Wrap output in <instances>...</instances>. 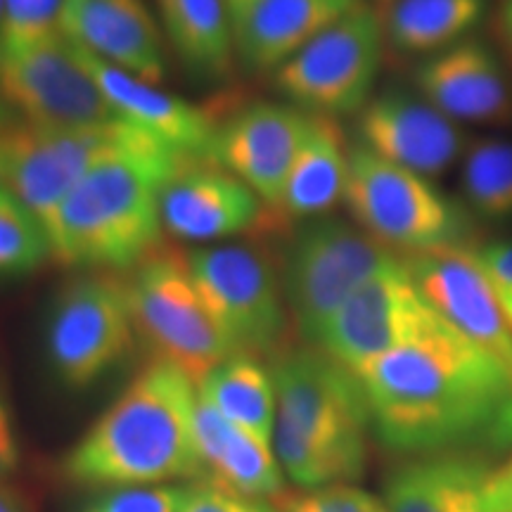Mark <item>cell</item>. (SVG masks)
<instances>
[{
    "mask_svg": "<svg viewBox=\"0 0 512 512\" xmlns=\"http://www.w3.org/2000/svg\"><path fill=\"white\" fill-rule=\"evenodd\" d=\"M166 34L192 72L228 74L233 62V27L226 0H157Z\"/></svg>",
    "mask_w": 512,
    "mask_h": 512,
    "instance_id": "cell-27",
    "label": "cell"
},
{
    "mask_svg": "<svg viewBox=\"0 0 512 512\" xmlns=\"http://www.w3.org/2000/svg\"><path fill=\"white\" fill-rule=\"evenodd\" d=\"M60 31L121 72L152 86L164 81L162 34L143 0H64Z\"/></svg>",
    "mask_w": 512,
    "mask_h": 512,
    "instance_id": "cell-19",
    "label": "cell"
},
{
    "mask_svg": "<svg viewBox=\"0 0 512 512\" xmlns=\"http://www.w3.org/2000/svg\"><path fill=\"white\" fill-rule=\"evenodd\" d=\"M363 145L420 176H437L465 147L456 121L403 91L370 100L358 119Z\"/></svg>",
    "mask_w": 512,
    "mask_h": 512,
    "instance_id": "cell-17",
    "label": "cell"
},
{
    "mask_svg": "<svg viewBox=\"0 0 512 512\" xmlns=\"http://www.w3.org/2000/svg\"><path fill=\"white\" fill-rule=\"evenodd\" d=\"M437 316L406 261L394 259L339 306L318 339L320 351L351 373L408 342Z\"/></svg>",
    "mask_w": 512,
    "mask_h": 512,
    "instance_id": "cell-13",
    "label": "cell"
},
{
    "mask_svg": "<svg viewBox=\"0 0 512 512\" xmlns=\"http://www.w3.org/2000/svg\"><path fill=\"white\" fill-rule=\"evenodd\" d=\"M133 335L126 280L83 275L62 287L50 311V366L67 387H91L128 354Z\"/></svg>",
    "mask_w": 512,
    "mask_h": 512,
    "instance_id": "cell-9",
    "label": "cell"
},
{
    "mask_svg": "<svg viewBox=\"0 0 512 512\" xmlns=\"http://www.w3.org/2000/svg\"><path fill=\"white\" fill-rule=\"evenodd\" d=\"M0 98L34 126L83 128L121 121L81 64L74 43L62 34L0 57Z\"/></svg>",
    "mask_w": 512,
    "mask_h": 512,
    "instance_id": "cell-12",
    "label": "cell"
},
{
    "mask_svg": "<svg viewBox=\"0 0 512 512\" xmlns=\"http://www.w3.org/2000/svg\"><path fill=\"white\" fill-rule=\"evenodd\" d=\"M190 273L211 316L238 354H275L285 337V306L271 259L247 245L190 254Z\"/></svg>",
    "mask_w": 512,
    "mask_h": 512,
    "instance_id": "cell-10",
    "label": "cell"
},
{
    "mask_svg": "<svg viewBox=\"0 0 512 512\" xmlns=\"http://www.w3.org/2000/svg\"><path fill=\"white\" fill-rule=\"evenodd\" d=\"M358 5V0H256L230 22L233 46L247 67H280Z\"/></svg>",
    "mask_w": 512,
    "mask_h": 512,
    "instance_id": "cell-22",
    "label": "cell"
},
{
    "mask_svg": "<svg viewBox=\"0 0 512 512\" xmlns=\"http://www.w3.org/2000/svg\"><path fill=\"white\" fill-rule=\"evenodd\" d=\"M178 512H283V508L207 482L185 486V498Z\"/></svg>",
    "mask_w": 512,
    "mask_h": 512,
    "instance_id": "cell-33",
    "label": "cell"
},
{
    "mask_svg": "<svg viewBox=\"0 0 512 512\" xmlns=\"http://www.w3.org/2000/svg\"><path fill=\"white\" fill-rule=\"evenodd\" d=\"M185 498V486L152 484V486H117L100 489L88 498L79 512H178Z\"/></svg>",
    "mask_w": 512,
    "mask_h": 512,
    "instance_id": "cell-31",
    "label": "cell"
},
{
    "mask_svg": "<svg viewBox=\"0 0 512 512\" xmlns=\"http://www.w3.org/2000/svg\"><path fill=\"white\" fill-rule=\"evenodd\" d=\"M3 10H5V0H0V24H3Z\"/></svg>",
    "mask_w": 512,
    "mask_h": 512,
    "instance_id": "cell-42",
    "label": "cell"
},
{
    "mask_svg": "<svg viewBox=\"0 0 512 512\" xmlns=\"http://www.w3.org/2000/svg\"><path fill=\"white\" fill-rule=\"evenodd\" d=\"M128 302L136 332L157 361L171 363L200 384L223 361L238 356L190 273L181 252L159 247L140 261L128 280Z\"/></svg>",
    "mask_w": 512,
    "mask_h": 512,
    "instance_id": "cell-6",
    "label": "cell"
},
{
    "mask_svg": "<svg viewBox=\"0 0 512 512\" xmlns=\"http://www.w3.org/2000/svg\"><path fill=\"white\" fill-rule=\"evenodd\" d=\"M195 408V382L171 363H150L64 456L62 477L117 489L202 475Z\"/></svg>",
    "mask_w": 512,
    "mask_h": 512,
    "instance_id": "cell-3",
    "label": "cell"
},
{
    "mask_svg": "<svg viewBox=\"0 0 512 512\" xmlns=\"http://www.w3.org/2000/svg\"><path fill=\"white\" fill-rule=\"evenodd\" d=\"M283 512H389L380 498L347 484L309 489L306 494L287 498Z\"/></svg>",
    "mask_w": 512,
    "mask_h": 512,
    "instance_id": "cell-32",
    "label": "cell"
},
{
    "mask_svg": "<svg viewBox=\"0 0 512 512\" xmlns=\"http://www.w3.org/2000/svg\"><path fill=\"white\" fill-rule=\"evenodd\" d=\"M311 114L273 102H254L219 126L214 162L238 176L266 204L278 207Z\"/></svg>",
    "mask_w": 512,
    "mask_h": 512,
    "instance_id": "cell-15",
    "label": "cell"
},
{
    "mask_svg": "<svg viewBox=\"0 0 512 512\" xmlns=\"http://www.w3.org/2000/svg\"><path fill=\"white\" fill-rule=\"evenodd\" d=\"M128 128L131 124L124 119L83 128H48L27 121L3 128L5 188L48 228L64 197L102 157L117 150Z\"/></svg>",
    "mask_w": 512,
    "mask_h": 512,
    "instance_id": "cell-11",
    "label": "cell"
},
{
    "mask_svg": "<svg viewBox=\"0 0 512 512\" xmlns=\"http://www.w3.org/2000/svg\"><path fill=\"white\" fill-rule=\"evenodd\" d=\"M491 505L494 512H512V458L496 470L491 484Z\"/></svg>",
    "mask_w": 512,
    "mask_h": 512,
    "instance_id": "cell-36",
    "label": "cell"
},
{
    "mask_svg": "<svg viewBox=\"0 0 512 512\" xmlns=\"http://www.w3.org/2000/svg\"><path fill=\"white\" fill-rule=\"evenodd\" d=\"M370 432L401 456L512 451V380L496 358L434 316L418 335L354 373Z\"/></svg>",
    "mask_w": 512,
    "mask_h": 512,
    "instance_id": "cell-1",
    "label": "cell"
},
{
    "mask_svg": "<svg viewBox=\"0 0 512 512\" xmlns=\"http://www.w3.org/2000/svg\"><path fill=\"white\" fill-rule=\"evenodd\" d=\"M422 98L453 121L508 124L512 86L494 50L482 41H463L441 50L415 72Z\"/></svg>",
    "mask_w": 512,
    "mask_h": 512,
    "instance_id": "cell-20",
    "label": "cell"
},
{
    "mask_svg": "<svg viewBox=\"0 0 512 512\" xmlns=\"http://www.w3.org/2000/svg\"><path fill=\"white\" fill-rule=\"evenodd\" d=\"M197 394L214 406L223 418L242 427L264 444L273 446L275 432V384L254 356L238 354L223 361L197 384Z\"/></svg>",
    "mask_w": 512,
    "mask_h": 512,
    "instance_id": "cell-25",
    "label": "cell"
},
{
    "mask_svg": "<svg viewBox=\"0 0 512 512\" xmlns=\"http://www.w3.org/2000/svg\"><path fill=\"white\" fill-rule=\"evenodd\" d=\"M19 467V439L15 427V415L5 392L3 382H0V484L8 479L12 472Z\"/></svg>",
    "mask_w": 512,
    "mask_h": 512,
    "instance_id": "cell-35",
    "label": "cell"
},
{
    "mask_svg": "<svg viewBox=\"0 0 512 512\" xmlns=\"http://www.w3.org/2000/svg\"><path fill=\"white\" fill-rule=\"evenodd\" d=\"M195 439L202 475L209 484L235 494L266 498L283 491V467L275 463L271 446L223 418L197 394Z\"/></svg>",
    "mask_w": 512,
    "mask_h": 512,
    "instance_id": "cell-23",
    "label": "cell"
},
{
    "mask_svg": "<svg viewBox=\"0 0 512 512\" xmlns=\"http://www.w3.org/2000/svg\"><path fill=\"white\" fill-rule=\"evenodd\" d=\"M498 302H501L505 316H508L510 325H512V294H498Z\"/></svg>",
    "mask_w": 512,
    "mask_h": 512,
    "instance_id": "cell-40",
    "label": "cell"
},
{
    "mask_svg": "<svg viewBox=\"0 0 512 512\" xmlns=\"http://www.w3.org/2000/svg\"><path fill=\"white\" fill-rule=\"evenodd\" d=\"M5 176V145H3V128H0V183Z\"/></svg>",
    "mask_w": 512,
    "mask_h": 512,
    "instance_id": "cell-41",
    "label": "cell"
},
{
    "mask_svg": "<svg viewBox=\"0 0 512 512\" xmlns=\"http://www.w3.org/2000/svg\"><path fill=\"white\" fill-rule=\"evenodd\" d=\"M273 446L304 489L354 482L366 470L370 418L358 377L316 349L275 354Z\"/></svg>",
    "mask_w": 512,
    "mask_h": 512,
    "instance_id": "cell-4",
    "label": "cell"
},
{
    "mask_svg": "<svg viewBox=\"0 0 512 512\" xmlns=\"http://www.w3.org/2000/svg\"><path fill=\"white\" fill-rule=\"evenodd\" d=\"M0 512H29V508L15 489L0 484Z\"/></svg>",
    "mask_w": 512,
    "mask_h": 512,
    "instance_id": "cell-38",
    "label": "cell"
},
{
    "mask_svg": "<svg viewBox=\"0 0 512 512\" xmlns=\"http://www.w3.org/2000/svg\"><path fill=\"white\" fill-rule=\"evenodd\" d=\"M406 266L432 309L496 358L512 380V325L472 252L446 249L413 254Z\"/></svg>",
    "mask_w": 512,
    "mask_h": 512,
    "instance_id": "cell-14",
    "label": "cell"
},
{
    "mask_svg": "<svg viewBox=\"0 0 512 512\" xmlns=\"http://www.w3.org/2000/svg\"><path fill=\"white\" fill-rule=\"evenodd\" d=\"M344 200L370 238L411 256L446 249L472 252L477 240L470 209L363 143L349 147Z\"/></svg>",
    "mask_w": 512,
    "mask_h": 512,
    "instance_id": "cell-5",
    "label": "cell"
},
{
    "mask_svg": "<svg viewBox=\"0 0 512 512\" xmlns=\"http://www.w3.org/2000/svg\"><path fill=\"white\" fill-rule=\"evenodd\" d=\"M50 259V242L43 223L0 185V278L36 271Z\"/></svg>",
    "mask_w": 512,
    "mask_h": 512,
    "instance_id": "cell-29",
    "label": "cell"
},
{
    "mask_svg": "<svg viewBox=\"0 0 512 512\" xmlns=\"http://www.w3.org/2000/svg\"><path fill=\"white\" fill-rule=\"evenodd\" d=\"M494 458L467 453L415 456L389 472L382 503L389 512H494Z\"/></svg>",
    "mask_w": 512,
    "mask_h": 512,
    "instance_id": "cell-21",
    "label": "cell"
},
{
    "mask_svg": "<svg viewBox=\"0 0 512 512\" xmlns=\"http://www.w3.org/2000/svg\"><path fill=\"white\" fill-rule=\"evenodd\" d=\"M261 219L259 195L214 162L185 166L162 190V223L181 240L233 238Z\"/></svg>",
    "mask_w": 512,
    "mask_h": 512,
    "instance_id": "cell-18",
    "label": "cell"
},
{
    "mask_svg": "<svg viewBox=\"0 0 512 512\" xmlns=\"http://www.w3.org/2000/svg\"><path fill=\"white\" fill-rule=\"evenodd\" d=\"M347 174L349 150H344L342 131L332 119L311 114L309 133L287 176L278 209L292 219L325 214L344 197Z\"/></svg>",
    "mask_w": 512,
    "mask_h": 512,
    "instance_id": "cell-24",
    "label": "cell"
},
{
    "mask_svg": "<svg viewBox=\"0 0 512 512\" xmlns=\"http://www.w3.org/2000/svg\"><path fill=\"white\" fill-rule=\"evenodd\" d=\"M256 0H226V8H228V15H230V22H233L235 17L242 15L247 8H252Z\"/></svg>",
    "mask_w": 512,
    "mask_h": 512,
    "instance_id": "cell-39",
    "label": "cell"
},
{
    "mask_svg": "<svg viewBox=\"0 0 512 512\" xmlns=\"http://www.w3.org/2000/svg\"><path fill=\"white\" fill-rule=\"evenodd\" d=\"M195 164L133 126L64 197L46 233L50 256L69 268L138 266L162 247V190Z\"/></svg>",
    "mask_w": 512,
    "mask_h": 512,
    "instance_id": "cell-2",
    "label": "cell"
},
{
    "mask_svg": "<svg viewBox=\"0 0 512 512\" xmlns=\"http://www.w3.org/2000/svg\"><path fill=\"white\" fill-rule=\"evenodd\" d=\"M477 266L489 278L496 294H512V242H491V245L477 247Z\"/></svg>",
    "mask_w": 512,
    "mask_h": 512,
    "instance_id": "cell-34",
    "label": "cell"
},
{
    "mask_svg": "<svg viewBox=\"0 0 512 512\" xmlns=\"http://www.w3.org/2000/svg\"><path fill=\"white\" fill-rule=\"evenodd\" d=\"M382 19L358 5L280 64L275 83L316 117H344L368 105L382 62Z\"/></svg>",
    "mask_w": 512,
    "mask_h": 512,
    "instance_id": "cell-8",
    "label": "cell"
},
{
    "mask_svg": "<svg viewBox=\"0 0 512 512\" xmlns=\"http://www.w3.org/2000/svg\"><path fill=\"white\" fill-rule=\"evenodd\" d=\"M76 55L83 67L93 74L102 95L114 107V112L128 124L174 147L192 162H214V143L219 124L202 107L181 100L178 95L162 91L152 83L121 72L114 64L100 60L86 48L76 46ZM216 164V162H214Z\"/></svg>",
    "mask_w": 512,
    "mask_h": 512,
    "instance_id": "cell-16",
    "label": "cell"
},
{
    "mask_svg": "<svg viewBox=\"0 0 512 512\" xmlns=\"http://www.w3.org/2000/svg\"><path fill=\"white\" fill-rule=\"evenodd\" d=\"M467 209L484 221L512 219V143L484 140L467 152L463 166Z\"/></svg>",
    "mask_w": 512,
    "mask_h": 512,
    "instance_id": "cell-28",
    "label": "cell"
},
{
    "mask_svg": "<svg viewBox=\"0 0 512 512\" xmlns=\"http://www.w3.org/2000/svg\"><path fill=\"white\" fill-rule=\"evenodd\" d=\"M496 29H498V38H501L503 48L508 50L512 60V0H501V8H498V15H496Z\"/></svg>",
    "mask_w": 512,
    "mask_h": 512,
    "instance_id": "cell-37",
    "label": "cell"
},
{
    "mask_svg": "<svg viewBox=\"0 0 512 512\" xmlns=\"http://www.w3.org/2000/svg\"><path fill=\"white\" fill-rule=\"evenodd\" d=\"M396 256L351 223L309 221L294 235L285 259V299L304 339L318 344L328 320L358 287Z\"/></svg>",
    "mask_w": 512,
    "mask_h": 512,
    "instance_id": "cell-7",
    "label": "cell"
},
{
    "mask_svg": "<svg viewBox=\"0 0 512 512\" xmlns=\"http://www.w3.org/2000/svg\"><path fill=\"white\" fill-rule=\"evenodd\" d=\"M62 8L64 0H5L3 24H0V57L24 53L62 34Z\"/></svg>",
    "mask_w": 512,
    "mask_h": 512,
    "instance_id": "cell-30",
    "label": "cell"
},
{
    "mask_svg": "<svg viewBox=\"0 0 512 512\" xmlns=\"http://www.w3.org/2000/svg\"><path fill=\"white\" fill-rule=\"evenodd\" d=\"M486 0H392L382 29L396 53H441L482 22Z\"/></svg>",
    "mask_w": 512,
    "mask_h": 512,
    "instance_id": "cell-26",
    "label": "cell"
}]
</instances>
